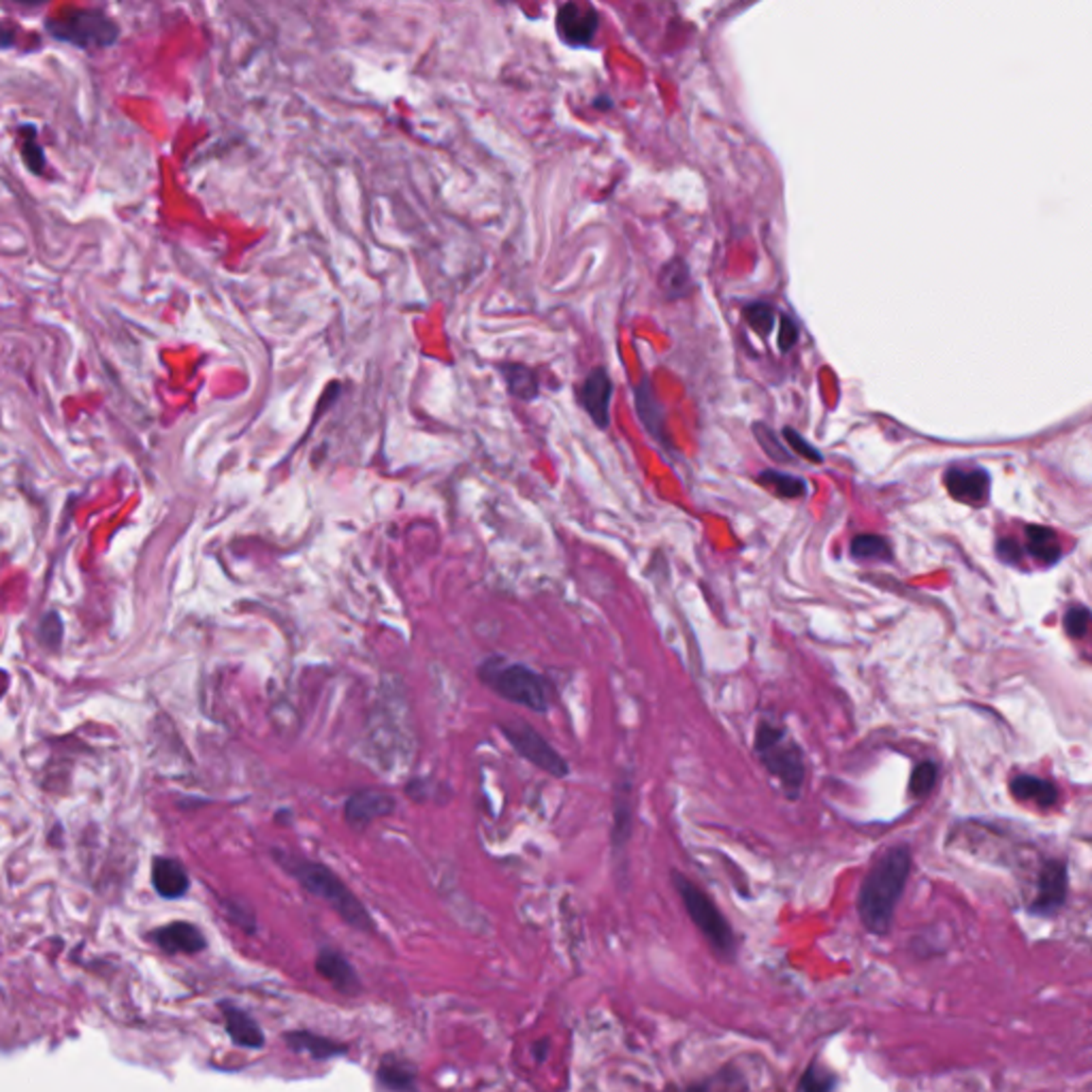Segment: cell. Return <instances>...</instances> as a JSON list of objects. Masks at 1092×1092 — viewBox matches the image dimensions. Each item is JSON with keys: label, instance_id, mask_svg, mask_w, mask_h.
Wrapping results in <instances>:
<instances>
[{"label": "cell", "instance_id": "1", "mask_svg": "<svg viewBox=\"0 0 1092 1092\" xmlns=\"http://www.w3.org/2000/svg\"><path fill=\"white\" fill-rule=\"evenodd\" d=\"M909 871H911V852L909 847L898 845L888 849L864 877L860 898H858V913L864 928L873 935L883 937L890 932Z\"/></svg>", "mask_w": 1092, "mask_h": 1092}, {"label": "cell", "instance_id": "2", "mask_svg": "<svg viewBox=\"0 0 1092 1092\" xmlns=\"http://www.w3.org/2000/svg\"><path fill=\"white\" fill-rule=\"evenodd\" d=\"M271 856L280 869H285L312 896L324 900L331 909H336V913L350 927L358 930L372 928L368 909L363 907L361 900L353 894V890L329 866L314 862L305 856L285 852V849H273Z\"/></svg>", "mask_w": 1092, "mask_h": 1092}, {"label": "cell", "instance_id": "3", "mask_svg": "<svg viewBox=\"0 0 1092 1092\" xmlns=\"http://www.w3.org/2000/svg\"><path fill=\"white\" fill-rule=\"evenodd\" d=\"M478 681L506 702L525 706L533 713L545 715L551 708V683L528 664L512 662L504 655H491L478 666Z\"/></svg>", "mask_w": 1092, "mask_h": 1092}, {"label": "cell", "instance_id": "4", "mask_svg": "<svg viewBox=\"0 0 1092 1092\" xmlns=\"http://www.w3.org/2000/svg\"><path fill=\"white\" fill-rule=\"evenodd\" d=\"M754 747L766 771L781 781L783 791L791 800H796L805 783V760L803 752L794 743V738L788 735V730L764 721L757 725Z\"/></svg>", "mask_w": 1092, "mask_h": 1092}, {"label": "cell", "instance_id": "5", "mask_svg": "<svg viewBox=\"0 0 1092 1092\" xmlns=\"http://www.w3.org/2000/svg\"><path fill=\"white\" fill-rule=\"evenodd\" d=\"M47 35L79 49H103L118 43L120 26L101 9H73L45 20Z\"/></svg>", "mask_w": 1092, "mask_h": 1092}, {"label": "cell", "instance_id": "6", "mask_svg": "<svg viewBox=\"0 0 1092 1092\" xmlns=\"http://www.w3.org/2000/svg\"><path fill=\"white\" fill-rule=\"evenodd\" d=\"M672 881L683 905L687 909L691 922L696 924V928L702 932L715 952L721 956L735 954V932H732L728 920L723 918L719 907L708 898L706 892L700 890L687 877H683L681 873H672Z\"/></svg>", "mask_w": 1092, "mask_h": 1092}, {"label": "cell", "instance_id": "7", "mask_svg": "<svg viewBox=\"0 0 1092 1092\" xmlns=\"http://www.w3.org/2000/svg\"><path fill=\"white\" fill-rule=\"evenodd\" d=\"M499 732L508 740V745L514 749V754H519L523 760H528L542 772L551 774L555 779H563L570 774V764L565 762V757L529 723L504 721L499 723Z\"/></svg>", "mask_w": 1092, "mask_h": 1092}, {"label": "cell", "instance_id": "8", "mask_svg": "<svg viewBox=\"0 0 1092 1092\" xmlns=\"http://www.w3.org/2000/svg\"><path fill=\"white\" fill-rule=\"evenodd\" d=\"M555 28L568 47H587L599 28V15L594 5L565 3L557 9Z\"/></svg>", "mask_w": 1092, "mask_h": 1092}, {"label": "cell", "instance_id": "9", "mask_svg": "<svg viewBox=\"0 0 1092 1092\" xmlns=\"http://www.w3.org/2000/svg\"><path fill=\"white\" fill-rule=\"evenodd\" d=\"M397 800L382 789H358L344 803V820L350 828L363 830L382 817L393 815Z\"/></svg>", "mask_w": 1092, "mask_h": 1092}, {"label": "cell", "instance_id": "10", "mask_svg": "<svg viewBox=\"0 0 1092 1092\" xmlns=\"http://www.w3.org/2000/svg\"><path fill=\"white\" fill-rule=\"evenodd\" d=\"M613 390V380L604 368L591 370L579 387V404L599 429H608V425H611Z\"/></svg>", "mask_w": 1092, "mask_h": 1092}, {"label": "cell", "instance_id": "11", "mask_svg": "<svg viewBox=\"0 0 1092 1092\" xmlns=\"http://www.w3.org/2000/svg\"><path fill=\"white\" fill-rule=\"evenodd\" d=\"M1069 875L1063 860H1048L1039 873L1037 894L1031 903V911L1035 915H1052L1065 905Z\"/></svg>", "mask_w": 1092, "mask_h": 1092}, {"label": "cell", "instance_id": "12", "mask_svg": "<svg viewBox=\"0 0 1092 1092\" xmlns=\"http://www.w3.org/2000/svg\"><path fill=\"white\" fill-rule=\"evenodd\" d=\"M947 494L964 506L979 508L988 502L990 474L981 468H961L952 465L944 477Z\"/></svg>", "mask_w": 1092, "mask_h": 1092}, {"label": "cell", "instance_id": "13", "mask_svg": "<svg viewBox=\"0 0 1092 1092\" xmlns=\"http://www.w3.org/2000/svg\"><path fill=\"white\" fill-rule=\"evenodd\" d=\"M152 939L169 954H197L205 947L201 930L188 922H173L158 928Z\"/></svg>", "mask_w": 1092, "mask_h": 1092}, {"label": "cell", "instance_id": "14", "mask_svg": "<svg viewBox=\"0 0 1092 1092\" xmlns=\"http://www.w3.org/2000/svg\"><path fill=\"white\" fill-rule=\"evenodd\" d=\"M636 410H638V419L643 421L645 429L651 433V436L660 442V444L668 446V436H666V414H664V407L662 404L657 402V397L653 393V387L649 378H645L640 385L636 387Z\"/></svg>", "mask_w": 1092, "mask_h": 1092}, {"label": "cell", "instance_id": "15", "mask_svg": "<svg viewBox=\"0 0 1092 1092\" xmlns=\"http://www.w3.org/2000/svg\"><path fill=\"white\" fill-rule=\"evenodd\" d=\"M152 883L163 898H180L188 892L190 877L178 860L156 858L152 864Z\"/></svg>", "mask_w": 1092, "mask_h": 1092}, {"label": "cell", "instance_id": "16", "mask_svg": "<svg viewBox=\"0 0 1092 1092\" xmlns=\"http://www.w3.org/2000/svg\"><path fill=\"white\" fill-rule=\"evenodd\" d=\"M220 1010L224 1015V1024H227V1032L237 1046L250 1049H258L265 1046V1035L246 1012H241L239 1007L229 1003H222Z\"/></svg>", "mask_w": 1092, "mask_h": 1092}, {"label": "cell", "instance_id": "17", "mask_svg": "<svg viewBox=\"0 0 1092 1092\" xmlns=\"http://www.w3.org/2000/svg\"><path fill=\"white\" fill-rule=\"evenodd\" d=\"M316 971H319L321 978L327 979L331 986L338 988L339 992H356L358 990V979H356L355 969L350 966L346 958L338 952H331V949H324V952H321L319 958H316Z\"/></svg>", "mask_w": 1092, "mask_h": 1092}, {"label": "cell", "instance_id": "18", "mask_svg": "<svg viewBox=\"0 0 1092 1092\" xmlns=\"http://www.w3.org/2000/svg\"><path fill=\"white\" fill-rule=\"evenodd\" d=\"M497 370L502 373L508 393L512 397L521 399V402H533V399H538L540 395L538 373L528 368V365L506 361L499 365Z\"/></svg>", "mask_w": 1092, "mask_h": 1092}, {"label": "cell", "instance_id": "19", "mask_svg": "<svg viewBox=\"0 0 1092 1092\" xmlns=\"http://www.w3.org/2000/svg\"><path fill=\"white\" fill-rule=\"evenodd\" d=\"M632 781L625 777L619 781V786H616L615 791V805H613V832H611V839H613V847L615 849H621L628 843V839L632 835V815H633V805H632Z\"/></svg>", "mask_w": 1092, "mask_h": 1092}, {"label": "cell", "instance_id": "20", "mask_svg": "<svg viewBox=\"0 0 1092 1092\" xmlns=\"http://www.w3.org/2000/svg\"><path fill=\"white\" fill-rule=\"evenodd\" d=\"M1012 794L1018 800H1027V803H1035L1041 808H1049L1056 805L1058 789L1052 781L1035 777V774H1020L1012 781Z\"/></svg>", "mask_w": 1092, "mask_h": 1092}, {"label": "cell", "instance_id": "21", "mask_svg": "<svg viewBox=\"0 0 1092 1092\" xmlns=\"http://www.w3.org/2000/svg\"><path fill=\"white\" fill-rule=\"evenodd\" d=\"M1027 548L1031 557H1035L1044 565H1054L1063 555L1056 533L1049 528H1041V525H1027Z\"/></svg>", "mask_w": 1092, "mask_h": 1092}, {"label": "cell", "instance_id": "22", "mask_svg": "<svg viewBox=\"0 0 1092 1092\" xmlns=\"http://www.w3.org/2000/svg\"><path fill=\"white\" fill-rule=\"evenodd\" d=\"M286 1044L290 1049H295V1052H303V1054H310L316 1061H327V1058H333L338 1054H344L346 1052V1046L338 1044V1041H331V1039H324L319 1035H312V1032H290L286 1035Z\"/></svg>", "mask_w": 1092, "mask_h": 1092}, {"label": "cell", "instance_id": "23", "mask_svg": "<svg viewBox=\"0 0 1092 1092\" xmlns=\"http://www.w3.org/2000/svg\"><path fill=\"white\" fill-rule=\"evenodd\" d=\"M660 286L664 295L668 299H681L691 290V273L687 263L681 256L672 258V261L662 267L660 273Z\"/></svg>", "mask_w": 1092, "mask_h": 1092}, {"label": "cell", "instance_id": "24", "mask_svg": "<svg viewBox=\"0 0 1092 1092\" xmlns=\"http://www.w3.org/2000/svg\"><path fill=\"white\" fill-rule=\"evenodd\" d=\"M757 482L764 489L772 491L777 497L783 499H798L806 495V480L798 478V477H791V474L786 472H779V470H764L760 477H757Z\"/></svg>", "mask_w": 1092, "mask_h": 1092}, {"label": "cell", "instance_id": "25", "mask_svg": "<svg viewBox=\"0 0 1092 1092\" xmlns=\"http://www.w3.org/2000/svg\"><path fill=\"white\" fill-rule=\"evenodd\" d=\"M852 557L858 562H890L892 546L890 542L877 533H860L852 540Z\"/></svg>", "mask_w": 1092, "mask_h": 1092}, {"label": "cell", "instance_id": "26", "mask_svg": "<svg viewBox=\"0 0 1092 1092\" xmlns=\"http://www.w3.org/2000/svg\"><path fill=\"white\" fill-rule=\"evenodd\" d=\"M20 130V152L24 163L30 169V173H37L41 175L47 169V158L43 154V147H41L39 139H37V129L32 127V124H22L18 129Z\"/></svg>", "mask_w": 1092, "mask_h": 1092}, {"label": "cell", "instance_id": "27", "mask_svg": "<svg viewBox=\"0 0 1092 1092\" xmlns=\"http://www.w3.org/2000/svg\"><path fill=\"white\" fill-rule=\"evenodd\" d=\"M378 1080L390 1092H416L414 1075L399 1063H382Z\"/></svg>", "mask_w": 1092, "mask_h": 1092}, {"label": "cell", "instance_id": "28", "mask_svg": "<svg viewBox=\"0 0 1092 1092\" xmlns=\"http://www.w3.org/2000/svg\"><path fill=\"white\" fill-rule=\"evenodd\" d=\"M754 433L757 442H760V446L764 448V453L771 457L774 461H781V463H789L791 461V455L786 444H781V440L777 433H774L771 427H766L762 423H755Z\"/></svg>", "mask_w": 1092, "mask_h": 1092}, {"label": "cell", "instance_id": "29", "mask_svg": "<svg viewBox=\"0 0 1092 1092\" xmlns=\"http://www.w3.org/2000/svg\"><path fill=\"white\" fill-rule=\"evenodd\" d=\"M745 321H747L749 327H752V329L757 333V336L766 338V336H769V333L772 331V327H774V310H772V305L762 303V302L747 305V307H745Z\"/></svg>", "mask_w": 1092, "mask_h": 1092}, {"label": "cell", "instance_id": "30", "mask_svg": "<svg viewBox=\"0 0 1092 1092\" xmlns=\"http://www.w3.org/2000/svg\"><path fill=\"white\" fill-rule=\"evenodd\" d=\"M835 1083L837 1082L832 1078V1073L823 1071L820 1065H811L803 1075L800 1088H803V1092H835Z\"/></svg>", "mask_w": 1092, "mask_h": 1092}, {"label": "cell", "instance_id": "31", "mask_svg": "<svg viewBox=\"0 0 1092 1092\" xmlns=\"http://www.w3.org/2000/svg\"><path fill=\"white\" fill-rule=\"evenodd\" d=\"M1065 632L1069 633L1071 638H1083L1088 633V623H1090V611L1086 606L1082 604H1073L1069 611L1065 615Z\"/></svg>", "mask_w": 1092, "mask_h": 1092}, {"label": "cell", "instance_id": "32", "mask_svg": "<svg viewBox=\"0 0 1092 1092\" xmlns=\"http://www.w3.org/2000/svg\"><path fill=\"white\" fill-rule=\"evenodd\" d=\"M937 783V766L932 762H922L911 774V789L913 796H927Z\"/></svg>", "mask_w": 1092, "mask_h": 1092}, {"label": "cell", "instance_id": "33", "mask_svg": "<svg viewBox=\"0 0 1092 1092\" xmlns=\"http://www.w3.org/2000/svg\"><path fill=\"white\" fill-rule=\"evenodd\" d=\"M783 438H786V444L798 453L803 459L811 461V463H822L823 461V455L817 450L815 446L808 444V442L800 436V433L794 427H786L783 429Z\"/></svg>", "mask_w": 1092, "mask_h": 1092}, {"label": "cell", "instance_id": "34", "mask_svg": "<svg viewBox=\"0 0 1092 1092\" xmlns=\"http://www.w3.org/2000/svg\"><path fill=\"white\" fill-rule=\"evenodd\" d=\"M798 339V327L796 322L789 319V316L783 314L781 316V324H779V350L781 353H789L791 348H794Z\"/></svg>", "mask_w": 1092, "mask_h": 1092}, {"label": "cell", "instance_id": "35", "mask_svg": "<svg viewBox=\"0 0 1092 1092\" xmlns=\"http://www.w3.org/2000/svg\"><path fill=\"white\" fill-rule=\"evenodd\" d=\"M997 553H998L1000 560L1007 562V563H1018L1020 557H1022V548H1020V545H1018V542H1015V540L1003 538V540L998 542Z\"/></svg>", "mask_w": 1092, "mask_h": 1092}, {"label": "cell", "instance_id": "36", "mask_svg": "<svg viewBox=\"0 0 1092 1092\" xmlns=\"http://www.w3.org/2000/svg\"><path fill=\"white\" fill-rule=\"evenodd\" d=\"M13 43H15L13 32H9L3 26V24H0V49H9V47H13Z\"/></svg>", "mask_w": 1092, "mask_h": 1092}, {"label": "cell", "instance_id": "37", "mask_svg": "<svg viewBox=\"0 0 1092 1092\" xmlns=\"http://www.w3.org/2000/svg\"><path fill=\"white\" fill-rule=\"evenodd\" d=\"M7 685H9V677H7V672H5V670H0V698L5 696Z\"/></svg>", "mask_w": 1092, "mask_h": 1092}, {"label": "cell", "instance_id": "38", "mask_svg": "<svg viewBox=\"0 0 1092 1092\" xmlns=\"http://www.w3.org/2000/svg\"><path fill=\"white\" fill-rule=\"evenodd\" d=\"M594 107H599V110H608V107H611V98H608V96H599V98H596V101H594Z\"/></svg>", "mask_w": 1092, "mask_h": 1092}]
</instances>
